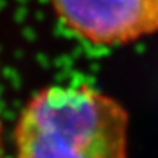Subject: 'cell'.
I'll use <instances>...</instances> for the list:
<instances>
[{"label":"cell","mask_w":158,"mask_h":158,"mask_svg":"<svg viewBox=\"0 0 158 158\" xmlns=\"http://www.w3.org/2000/svg\"><path fill=\"white\" fill-rule=\"evenodd\" d=\"M0 158H6V149H5V141H3V127L0 123Z\"/></svg>","instance_id":"3"},{"label":"cell","mask_w":158,"mask_h":158,"mask_svg":"<svg viewBox=\"0 0 158 158\" xmlns=\"http://www.w3.org/2000/svg\"><path fill=\"white\" fill-rule=\"evenodd\" d=\"M129 114L88 85L47 86L31 97L13 132L16 158H127Z\"/></svg>","instance_id":"1"},{"label":"cell","mask_w":158,"mask_h":158,"mask_svg":"<svg viewBox=\"0 0 158 158\" xmlns=\"http://www.w3.org/2000/svg\"><path fill=\"white\" fill-rule=\"evenodd\" d=\"M72 32L100 45L127 44L158 32V0H51Z\"/></svg>","instance_id":"2"}]
</instances>
